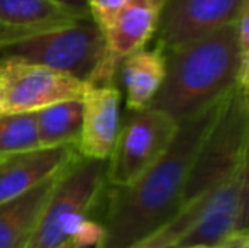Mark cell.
<instances>
[{"label":"cell","instance_id":"4","mask_svg":"<svg viewBox=\"0 0 249 248\" xmlns=\"http://www.w3.org/2000/svg\"><path fill=\"white\" fill-rule=\"evenodd\" d=\"M0 58L46 66L93 85L105 58V34L92 17H85L61 29L0 48Z\"/></svg>","mask_w":249,"mask_h":248},{"label":"cell","instance_id":"7","mask_svg":"<svg viewBox=\"0 0 249 248\" xmlns=\"http://www.w3.org/2000/svg\"><path fill=\"white\" fill-rule=\"evenodd\" d=\"M0 114L34 113L51 104L83 99L89 83L39 65L0 58Z\"/></svg>","mask_w":249,"mask_h":248},{"label":"cell","instance_id":"17","mask_svg":"<svg viewBox=\"0 0 249 248\" xmlns=\"http://www.w3.org/2000/svg\"><path fill=\"white\" fill-rule=\"evenodd\" d=\"M209 197L185 202L180 208V211L170 221H166L163 226H160L156 231H153L146 238L139 240V242L132 243V245L125 248H177L181 240L187 236V233L190 231L192 226L195 225V221L198 219L200 212H202Z\"/></svg>","mask_w":249,"mask_h":248},{"label":"cell","instance_id":"13","mask_svg":"<svg viewBox=\"0 0 249 248\" xmlns=\"http://www.w3.org/2000/svg\"><path fill=\"white\" fill-rule=\"evenodd\" d=\"M75 17L50 0H0V48L73 24Z\"/></svg>","mask_w":249,"mask_h":248},{"label":"cell","instance_id":"6","mask_svg":"<svg viewBox=\"0 0 249 248\" xmlns=\"http://www.w3.org/2000/svg\"><path fill=\"white\" fill-rule=\"evenodd\" d=\"M180 123L156 109L129 111L107 160V184L125 187L141 177L166 152Z\"/></svg>","mask_w":249,"mask_h":248},{"label":"cell","instance_id":"14","mask_svg":"<svg viewBox=\"0 0 249 248\" xmlns=\"http://www.w3.org/2000/svg\"><path fill=\"white\" fill-rule=\"evenodd\" d=\"M59 175L39 184L26 194L0 202V248H26Z\"/></svg>","mask_w":249,"mask_h":248},{"label":"cell","instance_id":"23","mask_svg":"<svg viewBox=\"0 0 249 248\" xmlns=\"http://www.w3.org/2000/svg\"><path fill=\"white\" fill-rule=\"evenodd\" d=\"M243 233L249 235V152L244 163V182H243Z\"/></svg>","mask_w":249,"mask_h":248},{"label":"cell","instance_id":"20","mask_svg":"<svg viewBox=\"0 0 249 248\" xmlns=\"http://www.w3.org/2000/svg\"><path fill=\"white\" fill-rule=\"evenodd\" d=\"M102 236H104V229L100 223L89 221L78 235L70 238L58 248H97L102 243Z\"/></svg>","mask_w":249,"mask_h":248},{"label":"cell","instance_id":"15","mask_svg":"<svg viewBox=\"0 0 249 248\" xmlns=\"http://www.w3.org/2000/svg\"><path fill=\"white\" fill-rule=\"evenodd\" d=\"M119 70L125 89V106L129 111H141L149 107L160 90L166 73V60L160 46L154 50L141 48L129 55Z\"/></svg>","mask_w":249,"mask_h":248},{"label":"cell","instance_id":"8","mask_svg":"<svg viewBox=\"0 0 249 248\" xmlns=\"http://www.w3.org/2000/svg\"><path fill=\"white\" fill-rule=\"evenodd\" d=\"M163 0H129L104 29L105 58L93 85H112L121 63L146 46L160 22Z\"/></svg>","mask_w":249,"mask_h":248},{"label":"cell","instance_id":"24","mask_svg":"<svg viewBox=\"0 0 249 248\" xmlns=\"http://www.w3.org/2000/svg\"><path fill=\"white\" fill-rule=\"evenodd\" d=\"M237 90L246 100H249V51L243 53L239 65V73H237Z\"/></svg>","mask_w":249,"mask_h":248},{"label":"cell","instance_id":"22","mask_svg":"<svg viewBox=\"0 0 249 248\" xmlns=\"http://www.w3.org/2000/svg\"><path fill=\"white\" fill-rule=\"evenodd\" d=\"M59 9L71 14L75 19H85L90 16V0H50Z\"/></svg>","mask_w":249,"mask_h":248},{"label":"cell","instance_id":"1","mask_svg":"<svg viewBox=\"0 0 249 248\" xmlns=\"http://www.w3.org/2000/svg\"><path fill=\"white\" fill-rule=\"evenodd\" d=\"M229 95L181 121L166 152L134 182L125 187H112L104 223H100L104 236L97 248L132 245L180 211L194 162Z\"/></svg>","mask_w":249,"mask_h":248},{"label":"cell","instance_id":"11","mask_svg":"<svg viewBox=\"0 0 249 248\" xmlns=\"http://www.w3.org/2000/svg\"><path fill=\"white\" fill-rule=\"evenodd\" d=\"M243 182L244 167L210 194L198 219L178 247H219L229 236L241 233V228H243Z\"/></svg>","mask_w":249,"mask_h":248},{"label":"cell","instance_id":"21","mask_svg":"<svg viewBox=\"0 0 249 248\" xmlns=\"http://www.w3.org/2000/svg\"><path fill=\"white\" fill-rule=\"evenodd\" d=\"M236 26H237V38H239L241 51L248 53L249 51V0H241Z\"/></svg>","mask_w":249,"mask_h":248},{"label":"cell","instance_id":"18","mask_svg":"<svg viewBox=\"0 0 249 248\" xmlns=\"http://www.w3.org/2000/svg\"><path fill=\"white\" fill-rule=\"evenodd\" d=\"M36 114L9 113L0 114V160L14 153L39 148Z\"/></svg>","mask_w":249,"mask_h":248},{"label":"cell","instance_id":"5","mask_svg":"<svg viewBox=\"0 0 249 248\" xmlns=\"http://www.w3.org/2000/svg\"><path fill=\"white\" fill-rule=\"evenodd\" d=\"M248 152L249 100L241 95L236 85L195 158L183 192V204L209 197L243 169Z\"/></svg>","mask_w":249,"mask_h":248},{"label":"cell","instance_id":"19","mask_svg":"<svg viewBox=\"0 0 249 248\" xmlns=\"http://www.w3.org/2000/svg\"><path fill=\"white\" fill-rule=\"evenodd\" d=\"M127 2L129 0H90V16L102 29H105Z\"/></svg>","mask_w":249,"mask_h":248},{"label":"cell","instance_id":"27","mask_svg":"<svg viewBox=\"0 0 249 248\" xmlns=\"http://www.w3.org/2000/svg\"><path fill=\"white\" fill-rule=\"evenodd\" d=\"M0 109H2V82H0Z\"/></svg>","mask_w":249,"mask_h":248},{"label":"cell","instance_id":"2","mask_svg":"<svg viewBox=\"0 0 249 248\" xmlns=\"http://www.w3.org/2000/svg\"><path fill=\"white\" fill-rule=\"evenodd\" d=\"M163 53L166 73L149 107L177 123L195 116L236 89L243 58L236 22Z\"/></svg>","mask_w":249,"mask_h":248},{"label":"cell","instance_id":"16","mask_svg":"<svg viewBox=\"0 0 249 248\" xmlns=\"http://www.w3.org/2000/svg\"><path fill=\"white\" fill-rule=\"evenodd\" d=\"M83 99H70L34 111L39 145H76L83 126Z\"/></svg>","mask_w":249,"mask_h":248},{"label":"cell","instance_id":"12","mask_svg":"<svg viewBox=\"0 0 249 248\" xmlns=\"http://www.w3.org/2000/svg\"><path fill=\"white\" fill-rule=\"evenodd\" d=\"M122 95L114 85H90L83 95V126L76 143L82 158L108 160L121 129Z\"/></svg>","mask_w":249,"mask_h":248},{"label":"cell","instance_id":"25","mask_svg":"<svg viewBox=\"0 0 249 248\" xmlns=\"http://www.w3.org/2000/svg\"><path fill=\"white\" fill-rule=\"evenodd\" d=\"M217 248H249V235L248 233H236L222 242Z\"/></svg>","mask_w":249,"mask_h":248},{"label":"cell","instance_id":"26","mask_svg":"<svg viewBox=\"0 0 249 248\" xmlns=\"http://www.w3.org/2000/svg\"><path fill=\"white\" fill-rule=\"evenodd\" d=\"M178 248H217V247H205V245H194V247H178Z\"/></svg>","mask_w":249,"mask_h":248},{"label":"cell","instance_id":"9","mask_svg":"<svg viewBox=\"0 0 249 248\" xmlns=\"http://www.w3.org/2000/svg\"><path fill=\"white\" fill-rule=\"evenodd\" d=\"M241 0H163L158 34L163 51L236 22Z\"/></svg>","mask_w":249,"mask_h":248},{"label":"cell","instance_id":"3","mask_svg":"<svg viewBox=\"0 0 249 248\" xmlns=\"http://www.w3.org/2000/svg\"><path fill=\"white\" fill-rule=\"evenodd\" d=\"M107 186V160L80 158L59 175L26 248H58L78 235Z\"/></svg>","mask_w":249,"mask_h":248},{"label":"cell","instance_id":"10","mask_svg":"<svg viewBox=\"0 0 249 248\" xmlns=\"http://www.w3.org/2000/svg\"><path fill=\"white\" fill-rule=\"evenodd\" d=\"M82 158L76 145L50 146L14 153L0 160V202L37 187L65 172L71 163Z\"/></svg>","mask_w":249,"mask_h":248}]
</instances>
